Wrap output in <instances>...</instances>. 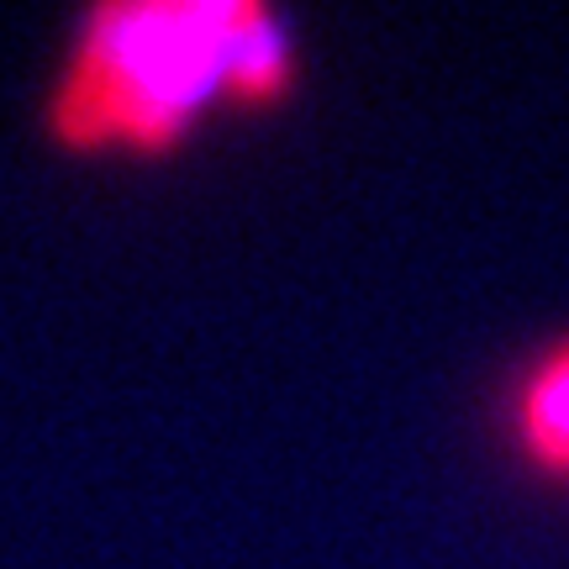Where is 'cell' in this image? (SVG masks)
I'll list each match as a JSON object with an SVG mask.
<instances>
[{
    "label": "cell",
    "instance_id": "cell-1",
    "mask_svg": "<svg viewBox=\"0 0 569 569\" xmlns=\"http://www.w3.org/2000/svg\"><path fill=\"white\" fill-rule=\"evenodd\" d=\"M301 84V32L264 0H106L63 38L42 142L69 163H169L217 117L290 111Z\"/></svg>",
    "mask_w": 569,
    "mask_h": 569
},
{
    "label": "cell",
    "instance_id": "cell-2",
    "mask_svg": "<svg viewBox=\"0 0 569 569\" xmlns=\"http://www.w3.org/2000/svg\"><path fill=\"white\" fill-rule=\"evenodd\" d=\"M496 438L517 475L569 496V327L507 369L496 390Z\"/></svg>",
    "mask_w": 569,
    "mask_h": 569
}]
</instances>
